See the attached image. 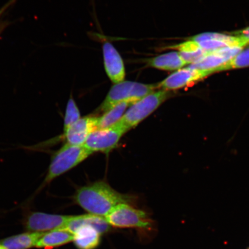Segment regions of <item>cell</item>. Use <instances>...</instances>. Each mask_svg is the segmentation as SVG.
<instances>
[{
  "label": "cell",
  "mask_w": 249,
  "mask_h": 249,
  "mask_svg": "<svg viewBox=\"0 0 249 249\" xmlns=\"http://www.w3.org/2000/svg\"><path fill=\"white\" fill-rule=\"evenodd\" d=\"M17 1V0H9V1L5 4L2 8H0V17H1L3 14L7 11L9 7H11L12 5H13L14 3Z\"/></svg>",
  "instance_id": "ffe728a7"
},
{
  "label": "cell",
  "mask_w": 249,
  "mask_h": 249,
  "mask_svg": "<svg viewBox=\"0 0 249 249\" xmlns=\"http://www.w3.org/2000/svg\"><path fill=\"white\" fill-rule=\"evenodd\" d=\"M169 48L176 49L180 52L184 53L194 52L202 49L200 46H199L197 42L191 39L188 40V41L179 43L178 45L170 46Z\"/></svg>",
  "instance_id": "ac0fdd59"
},
{
  "label": "cell",
  "mask_w": 249,
  "mask_h": 249,
  "mask_svg": "<svg viewBox=\"0 0 249 249\" xmlns=\"http://www.w3.org/2000/svg\"><path fill=\"white\" fill-rule=\"evenodd\" d=\"M45 232L29 231L10 236L0 241L5 249H29L36 247L37 242Z\"/></svg>",
  "instance_id": "8fae6325"
},
{
  "label": "cell",
  "mask_w": 249,
  "mask_h": 249,
  "mask_svg": "<svg viewBox=\"0 0 249 249\" xmlns=\"http://www.w3.org/2000/svg\"><path fill=\"white\" fill-rule=\"evenodd\" d=\"M131 196L115 191L104 181L83 186L74 196L76 203L89 214L105 217L114 208L121 204H129Z\"/></svg>",
  "instance_id": "6da1fadb"
},
{
  "label": "cell",
  "mask_w": 249,
  "mask_h": 249,
  "mask_svg": "<svg viewBox=\"0 0 249 249\" xmlns=\"http://www.w3.org/2000/svg\"><path fill=\"white\" fill-rule=\"evenodd\" d=\"M105 218L109 225L117 228L149 229L152 227L148 214L129 204L118 205Z\"/></svg>",
  "instance_id": "5b68a950"
},
{
  "label": "cell",
  "mask_w": 249,
  "mask_h": 249,
  "mask_svg": "<svg viewBox=\"0 0 249 249\" xmlns=\"http://www.w3.org/2000/svg\"><path fill=\"white\" fill-rule=\"evenodd\" d=\"M148 65L163 71H177L187 65L182 60L179 52H171L149 59Z\"/></svg>",
  "instance_id": "7c38bea8"
},
{
  "label": "cell",
  "mask_w": 249,
  "mask_h": 249,
  "mask_svg": "<svg viewBox=\"0 0 249 249\" xmlns=\"http://www.w3.org/2000/svg\"><path fill=\"white\" fill-rule=\"evenodd\" d=\"M7 23L2 22L0 23V34H1L3 31L5 29V27L7 26Z\"/></svg>",
  "instance_id": "44dd1931"
},
{
  "label": "cell",
  "mask_w": 249,
  "mask_h": 249,
  "mask_svg": "<svg viewBox=\"0 0 249 249\" xmlns=\"http://www.w3.org/2000/svg\"><path fill=\"white\" fill-rule=\"evenodd\" d=\"M0 249H5L2 245H0Z\"/></svg>",
  "instance_id": "7402d4cb"
},
{
  "label": "cell",
  "mask_w": 249,
  "mask_h": 249,
  "mask_svg": "<svg viewBox=\"0 0 249 249\" xmlns=\"http://www.w3.org/2000/svg\"><path fill=\"white\" fill-rule=\"evenodd\" d=\"M132 105L128 102H121L106 111L103 116L98 118L97 129L114 125L123 117L127 107Z\"/></svg>",
  "instance_id": "5bb4252c"
},
{
  "label": "cell",
  "mask_w": 249,
  "mask_h": 249,
  "mask_svg": "<svg viewBox=\"0 0 249 249\" xmlns=\"http://www.w3.org/2000/svg\"><path fill=\"white\" fill-rule=\"evenodd\" d=\"M211 74L210 71L194 70L189 67L183 68L177 70L158 84V88L169 91L181 89L200 82Z\"/></svg>",
  "instance_id": "ba28073f"
},
{
  "label": "cell",
  "mask_w": 249,
  "mask_h": 249,
  "mask_svg": "<svg viewBox=\"0 0 249 249\" xmlns=\"http://www.w3.org/2000/svg\"><path fill=\"white\" fill-rule=\"evenodd\" d=\"M249 67V47L242 51L231 60L225 62L219 67L215 68L212 72L213 74L223 71Z\"/></svg>",
  "instance_id": "2e32d148"
},
{
  "label": "cell",
  "mask_w": 249,
  "mask_h": 249,
  "mask_svg": "<svg viewBox=\"0 0 249 249\" xmlns=\"http://www.w3.org/2000/svg\"><path fill=\"white\" fill-rule=\"evenodd\" d=\"M158 88V85H145L130 81H124L123 82L115 84L109 91L99 110L105 113L109 109L121 102H128L130 104H133L155 92V90Z\"/></svg>",
  "instance_id": "277c9868"
},
{
  "label": "cell",
  "mask_w": 249,
  "mask_h": 249,
  "mask_svg": "<svg viewBox=\"0 0 249 249\" xmlns=\"http://www.w3.org/2000/svg\"><path fill=\"white\" fill-rule=\"evenodd\" d=\"M98 118L92 116L81 118L64 131L63 135L55 138L56 142L65 140L67 144L84 145L90 134L97 129Z\"/></svg>",
  "instance_id": "9c48e42d"
},
{
  "label": "cell",
  "mask_w": 249,
  "mask_h": 249,
  "mask_svg": "<svg viewBox=\"0 0 249 249\" xmlns=\"http://www.w3.org/2000/svg\"><path fill=\"white\" fill-rule=\"evenodd\" d=\"M92 153L83 145H73L65 143L52 155L45 178L38 191L49 185L58 177L73 169Z\"/></svg>",
  "instance_id": "7a4b0ae2"
},
{
  "label": "cell",
  "mask_w": 249,
  "mask_h": 249,
  "mask_svg": "<svg viewBox=\"0 0 249 249\" xmlns=\"http://www.w3.org/2000/svg\"><path fill=\"white\" fill-rule=\"evenodd\" d=\"M126 132L116 124L107 128L96 129L90 134L83 146L93 153L101 152L108 154L116 148L121 138Z\"/></svg>",
  "instance_id": "8992f818"
},
{
  "label": "cell",
  "mask_w": 249,
  "mask_h": 249,
  "mask_svg": "<svg viewBox=\"0 0 249 249\" xmlns=\"http://www.w3.org/2000/svg\"><path fill=\"white\" fill-rule=\"evenodd\" d=\"M170 96V92L166 90L152 92L130 105L123 117L115 124L129 131L153 113Z\"/></svg>",
  "instance_id": "3957f363"
},
{
  "label": "cell",
  "mask_w": 249,
  "mask_h": 249,
  "mask_svg": "<svg viewBox=\"0 0 249 249\" xmlns=\"http://www.w3.org/2000/svg\"><path fill=\"white\" fill-rule=\"evenodd\" d=\"M106 71L110 79L115 84L124 81L125 76L124 64L117 50L110 43L106 42L103 46Z\"/></svg>",
  "instance_id": "30bf717a"
},
{
  "label": "cell",
  "mask_w": 249,
  "mask_h": 249,
  "mask_svg": "<svg viewBox=\"0 0 249 249\" xmlns=\"http://www.w3.org/2000/svg\"><path fill=\"white\" fill-rule=\"evenodd\" d=\"M227 60L217 52V50L210 51L209 54L201 59V60L192 64L188 67L192 69L210 71L213 74V71L215 68L219 67Z\"/></svg>",
  "instance_id": "9a60e30c"
},
{
  "label": "cell",
  "mask_w": 249,
  "mask_h": 249,
  "mask_svg": "<svg viewBox=\"0 0 249 249\" xmlns=\"http://www.w3.org/2000/svg\"><path fill=\"white\" fill-rule=\"evenodd\" d=\"M80 113L79 108L73 98H71L68 100L67 105L66 111H65L64 121V131H65L73 124L80 119Z\"/></svg>",
  "instance_id": "e0dca14e"
},
{
  "label": "cell",
  "mask_w": 249,
  "mask_h": 249,
  "mask_svg": "<svg viewBox=\"0 0 249 249\" xmlns=\"http://www.w3.org/2000/svg\"><path fill=\"white\" fill-rule=\"evenodd\" d=\"M70 216L32 212L25 218L24 226L29 231L49 232L63 229Z\"/></svg>",
  "instance_id": "52a82bcc"
},
{
  "label": "cell",
  "mask_w": 249,
  "mask_h": 249,
  "mask_svg": "<svg viewBox=\"0 0 249 249\" xmlns=\"http://www.w3.org/2000/svg\"><path fill=\"white\" fill-rule=\"evenodd\" d=\"M73 241V235L67 230L57 229L46 232L36 245V248H53L66 245Z\"/></svg>",
  "instance_id": "4fadbf2b"
},
{
  "label": "cell",
  "mask_w": 249,
  "mask_h": 249,
  "mask_svg": "<svg viewBox=\"0 0 249 249\" xmlns=\"http://www.w3.org/2000/svg\"><path fill=\"white\" fill-rule=\"evenodd\" d=\"M233 36L239 37L242 39L248 40L249 42V27L247 29L235 31L231 33Z\"/></svg>",
  "instance_id": "d6986e66"
}]
</instances>
